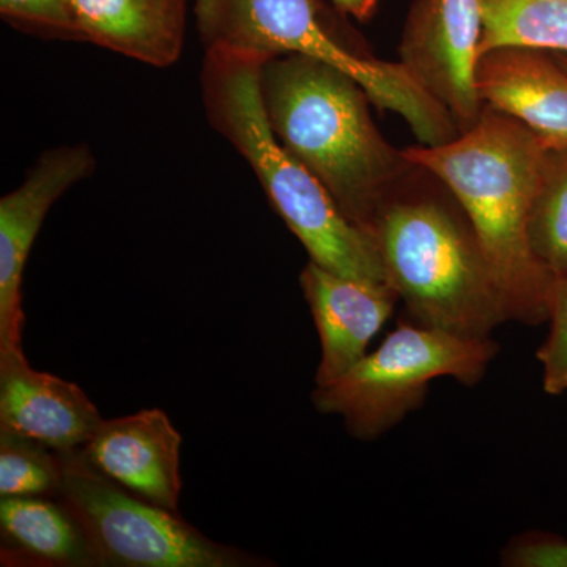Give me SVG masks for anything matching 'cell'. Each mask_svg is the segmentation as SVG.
<instances>
[{
    "label": "cell",
    "mask_w": 567,
    "mask_h": 567,
    "mask_svg": "<svg viewBox=\"0 0 567 567\" xmlns=\"http://www.w3.org/2000/svg\"><path fill=\"white\" fill-rule=\"evenodd\" d=\"M260 89L276 140L371 235L379 213L417 166L379 132L364 89L330 63L287 54L264 63Z\"/></svg>",
    "instance_id": "obj_1"
},
{
    "label": "cell",
    "mask_w": 567,
    "mask_h": 567,
    "mask_svg": "<svg viewBox=\"0 0 567 567\" xmlns=\"http://www.w3.org/2000/svg\"><path fill=\"white\" fill-rule=\"evenodd\" d=\"M547 151L524 123L488 106L456 140L404 151L464 208L505 297L509 319L525 324L547 322L555 281L537 262L528 238Z\"/></svg>",
    "instance_id": "obj_2"
},
{
    "label": "cell",
    "mask_w": 567,
    "mask_h": 567,
    "mask_svg": "<svg viewBox=\"0 0 567 567\" xmlns=\"http://www.w3.org/2000/svg\"><path fill=\"white\" fill-rule=\"evenodd\" d=\"M226 48L205 51L200 89L207 121L249 163L275 212L312 262L334 274L386 282L372 235L342 215L327 189L276 140L264 107V63Z\"/></svg>",
    "instance_id": "obj_3"
},
{
    "label": "cell",
    "mask_w": 567,
    "mask_h": 567,
    "mask_svg": "<svg viewBox=\"0 0 567 567\" xmlns=\"http://www.w3.org/2000/svg\"><path fill=\"white\" fill-rule=\"evenodd\" d=\"M417 173L420 167L371 230L388 286L413 322L464 338H491L511 319L475 229L453 194L416 183Z\"/></svg>",
    "instance_id": "obj_4"
},
{
    "label": "cell",
    "mask_w": 567,
    "mask_h": 567,
    "mask_svg": "<svg viewBox=\"0 0 567 567\" xmlns=\"http://www.w3.org/2000/svg\"><path fill=\"white\" fill-rule=\"evenodd\" d=\"M205 51L226 48L265 59L300 54L352 76L380 111L401 115L420 145L456 140V122L401 62L350 50L328 28L319 0H194Z\"/></svg>",
    "instance_id": "obj_5"
},
{
    "label": "cell",
    "mask_w": 567,
    "mask_h": 567,
    "mask_svg": "<svg viewBox=\"0 0 567 567\" xmlns=\"http://www.w3.org/2000/svg\"><path fill=\"white\" fill-rule=\"evenodd\" d=\"M498 350L491 338L401 323L344 375L316 386L312 402L320 413L341 416L354 439L369 442L420 409L432 380L453 377L462 385H477Z\"/></svg>",
    "instance_id": "obj_6"
},
{
    "label": "cell",
    "mask_w": 567,
    "mask_h": 567,
    "mask_svg": "<svg viewBox=\"0 0 567 567\" xmlns=\"http://www.w3.org/2000/svg\"><path fill=\"white\" fill-rule=\"evenodd\" d=\"M61 498L84 528L100 566L252 567L264 559L203 535L178 513L107 480L81 450L59 453Z\"/></svg>",
    "instance_id": "obj_7"
},
{
    "label": "cell",
    "mask_w": 567,
    "mask_h": 567,
    "mask_svg": "<svg viewBox=\"0 0 567 567\" xmlns=\"http://www.w3.org/2000/svg\"><path fill=\"white\" fill-rule=\"evenodd\" d=\"M481 37V0H415L399 44V62L450 112L461 133L486 107L476 91Z\"/></svg>",
    "instance_id": "obj_8"
},
{
    "label": "cell",
    "mask_w": 567,
    "mask_h": 567,
    "mask_svg": "<svg viewBox=\"0 0 567 567\" xmlns=\"http://www.w3.org/2000/svg\"><path fill=\"white\" fill-rule=\"evenodd\" d=\"M89 145L44 152L28 177L0 199V353L22 350V275L48 212L63 193L95 171Z\"/></svg>",
    "instance_id": "obj_9"
},
{
    "label": "cell",
    "mask_w": 567,
    "mask_h": 567,
    "mask_svg": "<svg viewBox=\"0 0 567 567\" xmlns=\"http://www.w3.org/2000/svg\"><path fill=\"white\" fill-rule=\"evenodd\" d=\"M182 435L159 409L103 421L81 447L82 456L107 480L178 513Z\"/></svg>",
    "instance_id": "obj_10"
},
{
    "label": "cell",
    "mask_w": 567,
    "mask_h": 567,
    "mask_svg": "<svg viewBox=\"0 0 567 567\" xmlns=\"http://www.w3.org/2000/svg\"><path fill=\"white\" fill-rule=\"evenodd\" d=\"M76 383L35 371L22 350L0 353V432L55 453L81 450L103 423Z\"/></svg>",
    "instance_id": "obj_11"
},
{
    "label": "cell",
    "mask_w": 567,
    "mask_h": 567,
    "mask_svg": "<svg viewBox=\"0 0 567 567\" xmlns=\"http://www.w3.org/2000/svg\"><path fill=\"white\" fill-rule=\"evenodd\" d=\"M300 286L320 338L316 385H328L368 353L399 297L388 284L338 275L312 260L301 271Z\"/></svg>",
    "instance_id": "obj_12"
},
{
    "label": "cell",
    "mask_w": 567,
    "mask_h": 567,
    "mask_svg": "<svg viewBox=\"0 0 567 567\" xmlns=\"http://www.w3.org/2000/svg\"><path fill=\"white\" fill-rule=\"evenodd\" d=\"M476 91L484 106L511 115L551 151H567V70L550 51L498 47L480 55Z\"/></svg>",
    "instance_id": "obj_13"
},
{
    "label": "cell",
    "mask_w": 567,
    "mask_h": 567,
    "mask_svg": "<svg viewBox=\"0 0 567 567\" xmlns=\"http://www.w3.org/2000/svg\"><path fill=\"white\" fill-rule=\"evenodd\" d=\"M74 41L118 52L156 69L181 59L186 0H63Z\"/></svg>",
    "instance_id": "obj_14"
},
{
    "label": "cell",
    "mask_w": 567,
    "mask_h": 567,
    "mask_svg": "<svg viewBox=\"0 0 567 567\" xmlns=\"http://www.w3.org/2000/svg\"><path fill=\"white\" fill-rule=\"evenodd\" d=\"M3 565L100 566L84 528L58 496H10L0 499Z\"/></svg>",
    "instance_id": "obj_15"
},
{
    "label": "cell",
    "mask_w": 567,
    "mask_h": 567,
    "mask_svg": "<svg viewBox=\"0 0 567 567\" xmlns=\"http://www.w3.org/2000/svg\"><path fill=\"white\" fill-rule=\"evenodd\" d=\"M480 55L498 47L567 54V0H481Z\"/></svg>",
    "instance_id": "obj_16"
},
{
    "label": "cell",
    "mask_w": 567,
    "mask_h": 567,
    "mask_svg": "<svg viewBox=\"0 0 567 567\" xmlns=\"http://www.w3.org/2000/svg\"><path fill=\"white\" fill-rule=\"evenodd\" d=\"M528 238L537 262L551 278L567 276V151H547Z\"/></svg>",
    "instance_id": "obj_17"
},
{
    "label": "cell",
    "mask_w": 567,
    "mask_h": 567,
    "mask_svg": "<svg viewBox=\"0 0 567 567\" xmlns=\"http://www.w3.org/2000/svg\"><path fill=\"white\" fill-rule=\"evenodd\" d=\"M61 456L50 447L0 432V496H58Z\"/></svg>",
    "instance_id": "obj_18"
},
{
    "label": "cell",
    "mask_w": 567,
    "mask_h": 567,
    "mask_svg": "<svg viewBox=\"0 0 567 567\" xmlns=\"http://www.w3.org/2000/svg\"><path fill=\"white\" fill-rule=\"evenodd\" d=\"M550 333L540 349L537 360L543 364L544 391L558 395L567 391V276L557 278L548 300Z\"/></svg>",
    "instance_id": "obj_19"
},
{
    "label": "cell",
    "mask_w": 567,
    "mask_h": 567,
    "mask_svg": "<svg viewBox=\"0 0 567 567\" xmlns=\"http://www.w3.org/2000/svg\"><path fill=\"white\" fill-rule=\"evenodd\" d=\"M0 14L20 31L74 40L63 0H0Z\"/></svg>",
    "instance_id": "obj_20"
},
{
    "label": "cell",
    "mask_w": 567,
    "mask_h": 567,
    "mask_svg": "<svg viewBox=\"0 0 567 567\" xmlns=\"http://www.w3.org/2000/svg\"><path fill=\"white\" fill-rule=\"evenodd\" d=\"M513 567H567V539L547 533H528L511 540L502 555Z\"/></svg>",
    "instance_id": "obj_21"
},
{
    "label": "cell",
    "mask_w": 567,
    "mask_h": 567,
    "mask_svg": "<svg viewBox=\"0 0 567 567\" xmlns=\"http://www.w3.org/2000/svg\"><path fill=\"white\" fill-rule=\"evenodd\" d=\"M380 0H333L336 9L360 22L371 21L379 10Z\"/></svg>",
    "instance_id": "obj_22"
},
{
    "label": "cell",
    "mask_w": 567,
    "mask_h": 567,
    "mask_svg": "<svg viewBox=\"0 0 567 567\" xmlns=\"http://www.w3.org/2000/svg\"><path fill=\"white\" fill-rule=\"evenodd\" d=\"M557 59L559 63H561L563 66L567 70V54H563V52H557Z\"/></svg>",
    "instance_id": "obj_23"
}]
</instances>
